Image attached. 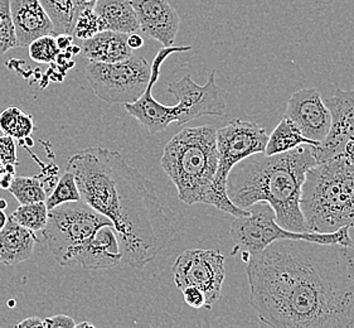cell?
Returning a JSON list of instances; mask_svg holds the SVG:
<instances>
[{"mask_svg":"<svg viewBox=\"0 0 354 328\" xmlns=\"http://www.w3.org/2000/svg\"><path fill=\"white\" fill-rule=\"evenodd\" d=\"M246 274L265 326H354V245L277 240L248 260Z\"/></svg>","mask_w":354,"mask_h":328,"instance_id":"cell-1","label":"cell"},{"mask_svg":"<svg viewBox=\"0 0 354 328\" xmlns=\"http://www.w3.org/2000/svg\"><path fill=\"white\" fill-rule=\"evenodd\" d=\"M81 200L113 222L121 262L142 269L159 255L173 234L154 185L120 153L88 147L70 157Z\"/></svg>","mask_w":354,"mask_h":328,"instance_id":"cell-2","label":"cell"},{"mask_svg":"<svg viewBox=\"0 0 354 328\" xmlns=\"http://www.w3.org/2000/svg\"><path fill=\"white\" fill-rule=\"evenodd\" d=\"M313 145L268 156L263 152L242 159L227 177V194L236 206L248 210L265 201L274 208L281 228L309 233L300 210V196L305 176L317 164Z\"/></svg>","mask_w":354,"mask_h":328,"instance_id":"cell-3","label":"cell"},{"mask_svg":"<svg viewBox=\"0 0 354 328\" xmlns=\"http://www.w3.org/2000/svg\"><path fill=\"white\" fill-rule=\"evenodd\" d=\"M167 56L158 52L153 64H150L149 84L140 99L125 104V110L142 124L150 134H158L169 128L171 122L179 127L202 116H223L226 113V101L216 82V71L211 72L205 85L194 82L191 75L173 81L168 85V93L178 99L177 105L168 107L154 99L153 86L160 76V69Z\"/></svg>","mask_w":354,"mask_h":328,"instance_id":"cell-4","label":"cell"},{"mask_svg":"<svg viewBox=\"0 0 354 328\" xmlns=\"http://www.w3.org/2000/svg\"><path fill=\"white\" fill-rule=\"evenodd\" d=\"M309 233L354 228V161L333 158L309 168L300 196Z\"/></svg>","mask_w":354,"mask_h":328,"instance_id":"cell-5","label":"cell"},{"mask_svg":"<svg viewBox=\"0 0 354 328\" xmlns=\"http://www.w3.org/2000/svg\"><path fill=\"white\" fill-rule=\"evenodd\" d=\"M216 130L212 125L185 128L165 145L162 168L187 205L205 203L218 168Z\"/></svg>","mask_w":354,"mask_h":328,"instance_id":"cell-6","label":"cell"},{"mask_svg":"<svg viewBox=\"0 0 354 328\" xmlns=\"http://www.w3.org/2000/svg\"><path fill=\"white\" fill-rule=\"evenodd\" d=\"M250 215L234 217L230 235L234 244L232 255L241 253V259L248 263L251 257L266 249L277 240H308L320 244H342L353 246L349 228L329 233H298L281 228L277 222L274 208L268 202L260 201L248 207Z\"/></svg>","mask_w":354,"mask_h":328,"instance_id":"cell-7","label":"cell"},{"mask_svg":"<svg viewBox=\"0 0 354 328\" xmlns=\"http://www.w3.org/2000/svg\"><path fill=\"white\" fill-rule=\"evenodd\" d=\"M269 136L265 128L252 122L234 119L216 130L218 168L205 205L218 208L234 217L248 216V210L236 206L227 194V177L236 164L255 153L265 152Z\"/></svg>","mask_w":354,"mask_h":328,"instance_id":"cell-8","label":"cell"},{"mask_svg":"<svg viewBox=\"0 0 354 328\" xmlns=\"http://www.w3.org/2000/svg\"><path fill=\"white\" fill-rule=\"evenodd\" d=\"M104 226L113 228V222L80 200L48 210V220L42 234L57 263L67 266L71 265L73 251Z\"/></svg>","mask_w":354,"mask_h":328,"instance_id":"cell-9","label":"cell"},{"mask_svg":"<svg viewBox=\"0 0 354 328\" xmlns=\"http://www.w3.org/2000/svg\"><path fill=\"white\" fill-rule=\"evenodd\" d=\"M86 79L95 95L107 104H130L140 99L149 84L150 64L134 53L119 62H90Z\"/></svg>","mask_w":354,"mask_h":328,"instance_id":"cell-10","label":"cell"},{"mask_svg":"<svg viewBox=\"0 0 354 328\" xmlns=\"http://www.w3.org/2000/svg\"><path fill=\"white\" fill-rule=\"evenodd\" d=\"M173 277L180 291L189 286L199 288L205 293V309H212L226 278L225 257L218 250H185L173 265Z\"/></svg>","mask_w":354,"mask_h":328,"instance_id":"cell-11","label":"cell"},{"mask_svg":"<svg viewBox=\"0 0 354 328\" xmlns=\"http://www.w3.org/2000/svg\"><path fill=\"white\" fill-rule=\"evenodd\" d=\"M332 114L330 130L323 142L312 147L317 163L333 158L354 161V89H337L332 98L324 101Z\"/></svg>","mask_w":354,"mask_h":328,"instance_id":"cell-12","label":"cell"},{"mask_svg":"<svg viewBox=\"0 0 354 328\" xmlns=\"http://www.w3.org/2000/svg\"><path fill=\"white\" fill-rule=\"evenodd\" d=\"M289 119L306 138L314 142H323L332 125V114L315 89H301L291 95L285 111Z\"/></svg>","mask_w":354,"mask_h":328,"instance_id":"cell-13","label":"cell"},{"mask_svg":"<svg viewBox=\"0 0 354 328\" xmlns=\"http://www.w3.org/2000/svg\"><path fill=\"white\" fill-rule=\"evenodd\" d=\"M131 4L142 33L164 47L173 46L180 24L176 8L168 0H131Z\"/></svg>","mask_w":354,"mask_h":328,"instance_id":"cell-14","label":"cell"},{"mask_svg":"<svg viewBox=\"0 0 354 328\" xmlns=\"http://www.w3.org/2000/svg\"><path fill=\"white\" fill-rule=\"evenodd\" d=\"M81 265L85 271L110 269L121 263L119 237L113 226L99 228L93 237L73 251L71 264Z\"/></svg>","mask_w":354,"mask_h":328,"instance_id":"cell-15","label":"cell"},{"mask_svg":"<svg viewBox=\"0 0 354 328\" xmlns=\"http://www.w3.org/2000/svg\"><path fill=\"white\" fill-rule=\"evenodd\" d=\"M10 12L19 47H28L39 37L55 36L53 23L39 0H10Z\"/></svg>","mask_w":354,"mask_h":328,"instance_id":"cell-16","label":"cell"},{"mask_svg":"<svg viewBox=\"0 0 354 328\" xmlns=\"http://www.w3.org/2000/svg\"><path fill=\"white\" fill-rule=\"evenodd\" d=\"M38 243L35 231L23 228L8 216L6 226L0 230V264L13 266L28 260Z\"/></svg>","mask_w":354,"mask_h":328,"instance_id":"cell-17","label":"cell"},{"mask_svg":"<svg viewBox=\"0 0 354 328\" xmlns=\"http://www.w3.org/2000/svg\"><path fill=\"white\" fill-rule=\"evenodd\" d=\"M80 52L82 57L90 62L105 64L119 62L133 55V50L128 44V35L113 30H101L97 35L85 39Z\"/></svg>","mask_w":354,"mask_h":328,"instance_id":"cell-18","label":"cell"},{"mask_svg":"<svg viewBox=\"0 0 354 328\" xmlns=\"http://www.w3.org/2000/svg\"><path fill=\"white\" fill-rule=\"evenodd\" d=\"M93 12L99 17L104 30L130 35L140 29L131 0H96Z\"/></svg>","mask_w":354,"mask_h":328,"instance_id":"cell-19","label":"cell"},{"mask_svg":"<svg viewBox=\"0 0 354 328\" xmlns=\"http://www.w3.org/2000/svg\"><path fill=\"white\" fill-rule=\"evenodd\" d=\"M304 144L313 145V147L319 145L318 142H314L312 139L306 138L294 122L283 118V120L277 124V128L274 129L271 136H269L263 153L268 156H272V154L294 149L299 145H304Z\"/></svg>","mask_w":354,"mask_h":328,"instance_id":"cell-20","label":"cell"},{"mask_svg":"<svg viewBox=\"0 0 354 328\" xmlns=\"http://www.w3.org/2000/svg\"><path fill=\"white\" fill-rule=\"evenodd\" d=\"M55 27V36L71 35L78 8L76 0H39Z\"/></svg>","mask_w":354,"mask_h":328,"instance_id":"cell-21","label":"cell"},{"mask_svg":"<svg viewBox=\"0 0 354 328\" xmlns=\"http://www.w3.org/2000/svg\"><path fill=\"white\" fill-rule=\"evenodd\" d=\"M0 131L21 142L35 131L33 118L23 113L19 107H8L0 113Z\"/></svg>","mask_w":354,"mask_h":328,"instance_id":"cell-22","label":"cell"},{"mask_svg":"<svg viewBox=\"0 0 354 328\" xmlns=\"http://www.w3.org/2000/svg\"><path fill=\"white\" fill-rule=\"evenodd\" d=\"M8 191L15 196V200L21 205L27 203H36V202H44L47 199V193L43 188L41 179L37 176L35 177H23V176H15Z\"/></svg>","mask_w":354,"mask_h":328,"instance_id":"cell-23","label":"cell"},{"mask_svg":"<svg viewBox=\"0 0 354 328\" xmlns=\"http://www.w3.org/2000/svg\"><path fill=\"white\" fill-rule=\"evenodd\" d=\"M10 217H13L23 228L35 233L42 231L48 220V208L46 206V202L21 205L15 208Z\"/></svg>","mask_w":354,"mask_h":328,"instance_id":"cell-24","label":"cell"},{"mask_svg":"<svg viewBox=\"0 0 354 328\" xmlns=\"http://www.w3.org/2000/svg\"><path fill=\"white\" fill-rule=\"evenodd\" d=\"M81 200V193L78 190L77 183L73 173L67 171L64 173V176L58 179L57 185H55L53 191L47 196L46 199V206L48 210H52L55 207L59 206L62 203L67 202H75V201Z\"/></svg>","mask_w":354,"mask_h":328,"instance_id":"cell-25","label":"cell"},{"mask_svg":"<svg viewBox=\"0 0 354 328\" xmlns=\"http://www.w3.org/2000/svg\"><path fill=\"white\" fill-rule=\"evenodd\" d=\"M15 47L19 46L10 12V0H0V56Z\"/></svg>","mask_w":354,"mask_h":328,"instance_id":"cell-26","label":"cell"},{"mask_svg":"<svg viewBox=\"0 0 354 328\" xmlns=\"http://www.w3.org/2000/svg\"><path fill=\"white\" fill-rule=\"evenodd\" d=\"M29 57L37 64H52L57 61L61 50L57 46L56 36L47 35L35 39L28 46Z\"/></svg>","mask_w":354,"mask_h":328,"instance_id":"cell-27","label":"cell"},{"mask_svg":"<svg viewBox=\"0 0 354 328\" xmlns=\"http://www.w3.org/2000/svg\"><path fill=\"white\" fill-rule=\"evenodd\" d=\"M101 30L104 29L101 26L99 17L93 12V8H86L78 12L73 24L72 36L85 41L97 35Z\"/></svg>","mask_w":354,"mask_h":328,"instance_id":"cell-28","label":"cell"},{"mask_svg":"<svg viewBox=\"0 0 354 328\" xmlns=\"http://www.w3.org/2000/svg\"><path fill=\"white\" fill-rule=\"evenodd\" d=\"M0 161L3 162L4 165L7 164H18V158H17V144L15 139L12 136H0Z\"/></svg>","mask_w":354,"mask_h":328,"instance_id":"cell-29","label":"cell"},{"mask_svg":"<svg viewBox=\"0 0 354 328\" xmlns=\"http://www.w3.org/2000/svg\"><path fill=\"white\" fill-rule=\"evenodd\" d=\"M185 302L189 307L194 309L205 307V293L202 292L197 286H185L182 289Z\"/></svg>","mask_w":354,"mask_h":328,"instance_id":"cell-30","label":"cell"},{"mask_svg":"<svg viewBox=\"0 0 354 328\" xmlns=\"http://www.w3.org/2000/svg\"><path fill=\"white\" fill-rule=\"evenodd\" d=\"M43 328H75L76 322L70 316L57 314L43 320Z\"/></svg>","mask_w":354,"mask_h":328,"instance_id":"cell-31","label":"cell"},{"mask_svg":"<svg viewBox=\"0 0 354 328\" xmlns=\"http://www.w3.org/2000/svg\"><path fill=\"white\" fill-rule=\"evenodd\" d=\"M57 46H58V48L61 50V52H64V51L68 50L70 47H72L73 44V36L71 35H59V36H56Z\"/></svg>","mask_w":354,"mask_h":328,"instance_id":"cell-32","label":"cell"},{"mask_svg":"<svg viewBox=\"0 0 354 328\" xmlns=\"http://www.w3.org/2000/svg\"><path fill=\"white\" fill-rule=\"evenodd\" d=\"M15 327L18 328H43V322L38 317H29L26 318L24 321L19 322L15 325Z\"/></svg>","mask_w":354,"mask_h":328,"instance_id":"cell-33","label":"cell"},{"mask_svg":"<svg viewBox=\"0 0 354 328\" xmlns=\"http://www.w3.org/2000/svg\"><path fill=\"white\" fill-rule=\"evenodd\" d=\"M128 44L131 50H138L144 46V39L138 33H130L128 35Z\"/></svg>","mask_w":354,"mask_h":328,"instance_id":"cell-34","label":"cell"},{"mask_svg":"<svg viewBox=\"0 0 354 328\" xmlns=\"http://www.w3.org/2000/svg\"><path fill=\"white\" fill-rule=\"evenodd\" d=\"M15 174H12V173H8V172L4 171V170H1L0 171V188H3V190H8L10 185H12V182H13V179H15Z\"/></svg>","mask_w":354,"mask_h":328,"instance_id":"cell-35","label":"cell"},{"mask_svg":"<svg viewBox=\"0 0 354 328\" xmlns=\"http://www.w3.org/2000/svg\"><path fill=\"white\" fill-rule=\"evenodd\" d=\"M95 1H96V0H76L78 12H80V10H82V9H86V8H93Z\"/></svg>","mask_w":354,"mask_h":328,"instance_id":"cell-36","label":"cell"},{"mask_svg":"<svg viewBox=\"0 0 354 328\" xmlns=\"http://www.w3.org/2000/svg\"><path fill=\"white\" fill-rule=\"evenodd\" d=\"M8 221V216L6 212H4V210H1L0 208V230L6 226V224Z\"/></svg>","mask_w":354,"mask_h":328,"instance_id":"cell-37","label":"cell"},{"mask_svg":"<svg viewBox=\"0 0 354 328\" xmlns=\"http://www.w3.org/2000/svg\"><path fill=\"white\" fill-rule=\"evenodd\" d=\"M82 327H95L91 322H84V323H76L75 328H82Z\"/></svg>","mask_w":354,"mask_h":328,"instance_id":"cell-38","label":"cell"},{"mask_svg":"<svg viewBox=\"0 0 354 328\" xmlns=\"http://www.w3.org/2000/svg\"><path fill=\"white\" fill-rule=\"evenodd\" d=\"M7 206H8L7 201L0 200V208H1V210H4V208H7Z\"/></svg>","mask_w":354,"mask_h":328,"instance_id":"cell-39","label":"cell"},{"mask_svg":"<svg viewBox=\"0 0 354 328\" xmlns=\"http://www.w3.org/2000/svg\"><path fill=\"white\" fill-rule=\"evenodd\" d=\"M15 300H9V306H10V307H13V306H15Z\"/></svg>","mask_w":354,"mask_h":328,"instance_id":"cell-40","label":"cell"},{"mask_svg":"<svg viewBox=\"0 0 354 328\" xmlns=\"http://www.w3.org/2000/svg\"><path fill=\"white\" fill-rule=\"evenodd\" d=\"M3 167H4V164H3V162H1V161H0V171H1V170H3Z\"/></svg>","mask_w":354,"mask_h":328,"instance_id":"cell-41","label":"cell"}]
</instances>
